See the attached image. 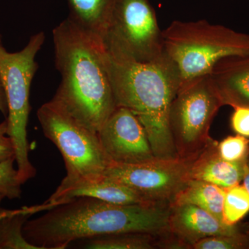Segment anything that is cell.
<instances>
[{
	"label": "cell",
	"instance_id": "obj_22",
	"mask_svg": "<svg viewBox=\"0 0 249 249\" xmlns=\"http://www.w3.org/2000/svg\"><path fill=\"white\" fill-rule=\"evenodd\" d=\"M219 157L229 161L245 160L249 154V139L237 134L230 136L217 143Z\"/></svg>",
	"mask_w": 249,
	"mask_h": 249
},
{
	"label": "cell",
	"instance_id": "obj_18",
	"mask_svg": "<svg viewBox=\"0 0 249 249\" xmlns=\"http://www.w3.org/2000/svg\"><path fill=\"white\" fill-rule=\"evenodd\" d=\"M168 236H157L142 232H125L98 236L86 239L84 248L89 249H164Z\"/></svg>",
	"mask_w": 249,
	"mask_h": 249
},
{
	"label": "cell",
	"instance_id": "obj_28",
	"mask_svg": "<svg viewBox=\"0 0 249 249\" xmlns=\"http://www.w3.org/2000/svg\"><path fill=\"white\" fill-rule=\"evenodd\" d=\"M4 198L5 196H3L2 194H1V193H0V204H1V201H2L3 199H4Z\"/></svg>",
	"mask_w": 249,
	"mask_h": 249
},
{
	"label": "cell",
	"instance_id": "obj_1",
	"mask_svg": "<svg viewBox=\"0 0 249 249\" xmlns=\"http://www.w3.org/2000/svg\"><path fill=\"white\" fill-rule=\"evenodd\" d=\"M45 212L23 227L24 237L38 249H66L73 241L111 234L170 233L168 203L122 205L80 196Z\"/></svg>",
	"mask_w": 249,
	"mask_h": 249
},
{
	"label": "cell",
	"instance_id": "obj_3",
	"mask_svg": "<svg viewBox=\"0 0 249 249\" xmlns=\"http://www.w3.org/2000/svg\"><path fill=\"white\" fill-rule=\"evenodd\" d=\"M106 63L116 107L127 108L146 132L156 158H178L168 116L180 87L175 65L166 54L147 62L118 60L106 53Z\"/></svg>",
	"mask_w": 249,
	"mask_h": 249
},
{
	"label": "cell",
	"instance_id": "obj_13",
	"mask_svg": "<svg viewBox=\"0 0 249 249\" xmlns=\"http://www.w3.org/2000/svg\"><path fill=\"white\" fill-rule=\"evenodd\" d=\"M209 75L224 106L249 107V55L222 59Z\"/></svg>",
	"mask_w": 249,
	"mask_h": 249
},
{
	"label": "cell",
	"instance_id": "obj_7",
	"mask_svg": "<svg viewBox=\"0 0 249 249\" xmlns=\"http://www.w3.org/2000/svg\"><path fill=\"white\" fill-rule=\"evenodd\" d=\"M224 106L210 75L180 85L172 101L168 122L178 158L196 157L211 140L210 128Z\"/></svg>",
	"mask_w": 249,
	"mask_h": 249
},
{
	"label": "cell",
	"instance_id": "obj_12",
	"mask_svg": "<svg viewBox=\"0 0 249 249\" xmlns=\"http://www.w3.org/2000/svg\"><path fill=\"white\" fill-rule=\"evenodd\" d=\"M88 196L112 204L129 205L145 204L142 196L128 187L103 177L94 181H62L52 196L50 204L58 205L73 198Z\"/></svg>",
	"mask_w": 249,
	"mask_h": 249
},
{
	"label": "cell",
	"instance_id": "obj_17",
	"mask_svg": "<svg viewBox=\"0 0 249 249\" xmlns=\"http://www.w3.org/2000/svg\"><path fill=\"white\" fill-rule=\"evenodd\" d=\"M54 206L47 201L37 206H25L1 219L0 249H38L24 237L23 227L33 214L47 211Z\"/></svg>",
	"mask_w": 249,
	"mask_h": 249
},
{
	"label": "cell",
	"instance_id": "obj_21",
	"mask_svg": "<svg viewBox=\"0 0 249 249\" xmlns=\"http://www.w3.org/2000/svg\"><path fill=\"white\" fill-rule=\"evenodd\" d=\"M249 248V237L242 232L231 235L206 237L198 241L192 249H242Z\"/></svg>",
	"mask_w": 249,
	"mask_h": 249
},
{
	"label": "cell",
	"instance_id": "obj_26",
	"mask_svg": "<svg viewBox=\"0 0 249 249\" xmlns=\"http://www.w3.org/2000/svg\"><path fill=\"white\" fill-rule=\"evenodd\" d=\"M244 185L247 191L249 193V154L247 156V160H246L245 170L244 174L243 179Z\"/></svg>",
	"mask_w": 249,
	"mask_h": 249
},
{
	"label": "cell",
	"instance_id": "obj_20",
	"mask_svg": "<svg viewBox=\"0 0 249 249\" xmlns=\"http://www.w3.org/2000/svg\"><path fill=\"white\" fill-rule=\"evenodd\" d=\"M16 158L0 161V193L9 199H19L22 196V182L14 168Z\"/></svg>",
	"mask_w": 249,
	"mask_h": 249
},
{
	"label": "cell",
	"instance_id": "obj_6",
	"mask_svg": "<svg viewBox=\"0 0 249 249\" xmlns=\"http://www.w3.org/2000/svg\"><path fill=\"white\" fill-rule=\"evenodd\" d=\"M37 116L46 138L63 157L67 175L62 181H94L105 176L111 162L97 132L82 125L52 101L39 108Z\"/></svg>",
	"mask_w": 249,
	"mask_h": 249
},
{
	"label": "cell",
	"instance_id": "obj_19",
	"mask_svg": "<svg viewBox=\"0 0 249 249\" xmlns=\"http://www.w3.org/2000/svg\"><path fill=\"white\" fill-rule=\"evenodd\" d=\"M249 212V193L244 186L228 188L223 206L222 221L228 226H235Z\"/></svg>",
	"mask_w": 249,
	"mask_h": 249
},
{
	"label": "cell",
	"instance_id": "obj_8",
	"mask_svg": "<svg viewBox=\"0 0 249 249\" xmlns=\"http://www.w3.org/2000/svg\"><path fill=\"white\" fill-rule=\"evenodd\" d=\"M103 45L118 60L147 62L162 55L163 31L149 0H116Z\"/></svg>",
	"mask_w": 249,
	"mask_h": 249
},
{
	"label": "cell",
	"instance_id": "obj_9",
	"mask_svg": "<svg viewBox=\"0 0 249 249\" xmlns=\"http://www.w3.org/2000/svg\"><path fill=\"white\" fill-rule=\"evenodd\" d=\"M196 157L156 159L138 164L111 163L105 177L128 187L147 202L170 204L191 180L190 173Z\"/></svg>",
	"mask_w": 249,
	"mask_h": 249
},
{
	"label": "cell",
	"instance_id": "obj_14",
	"mask_svg": "<svg viewBox=\"0 0 249 249\" xmlns=\"http://www.w3.org/2000/svg\"><path fill=\"white\" fill-rule=\"evenodd\" d=\"M217 141L211 139L193 161L190 178L213 183L224 189L240 184L245 174L246 159L229 161L219 157Z\"/></svg>",
	"mask_w": 249,
	"mask_h": 249
},
{
	"label": "cell",
	"instance_id": "obj_2",
	"mask_svg": "<svg viewBox=\"0 0 249 249\" xmlns=\"http://www.w3.org/2000/svg\"><path fill=\"white\" fill-rule=\"evenodd\" d=\"M61 82L51 101L98 132L116 108L102 40L67 18L53 30Z\"/></svg>",
	"mask_w": 249,
	"mask_h": 249
},
{
	"label": "cell",
	"instance_id": "obj_15",
	"mask_svg": "<svg viewBox=\"0 0 249 249\" xmlns=\"http://www.w3.org/2000/svg\"><path fill=\"white\" fill-rule=\"evenodd\" d=\"M116 0H67L70 18L73 22L102 40Z\"/></svg>",
	"mask_w": 249,
	"mask_h": 249
},
{
	"label": "cell",
	"instance_id": "obj_11",
	"mask_svg": "<svg viewBox=\"0 0 249 249\" xmlns=\"http://www.w3.org/2000/svg\"><path fill=\"white\" fill-rule=\"evenodd\" d=\"M168 226L179 249H192L198 241L240 232L236 226H228L196 205L170 204Z\"/></svg>",
	"mask_w": 249,
	"mask_h": 249
},
{
	"label": "cell",
	"instance_id": "obj_4",
	"mask_svg": "<svg viewBox=\"0 0 249 249\" xmlns=\"http://www.w3.org/2000/svg\"><path fill=\"white\" fill-rule=\"evenodd\" d=\"M163 44L180 85L209 75L222 59L249 55V34L206 20L172 22L163 31Z\"/></svg>",
	"mask_w": 249,
	"mask_h": 249
},
{
	"label": "cell",
	"instance_id": "obj_23",
	"mask_svg": "<svg viewBox=\"0 0 249 249\" xmlns=\"http://www.w3.org/2000/svg\"><path fill=\"white\" fill-rule=\"evenodd\" d=\"M231 118V125L234 132L241 136L249 137V107L237 106Z\"/></svg>",
	"mask_w": 249,
	"mask_h": 249
},
{
	"label": "cell",
	"instance_id": "obj_16",
	"mask_svg": "<svg viewBox=\"0 0 249 249\" xmlns=\"http://www.w3.org/2000/svg\"><path fill=\"white\" fill-rule=\"evenodd\" d=\"M226 191L227 190L213 183L191 179L170 204L196 205L223 222V206Z\"/></svg>",
	"mask_w": 249,
	"mask_h": 249
},
{
	"label": "cell",
	"instance_id": "obj_24",
	"mask_svg": "<svg viewBox=\"0 0 249 249\" xmlns=\"http://www.w3.org/2000/svg\"><path fill=\"white\" fill-rule=\"evenodd\" d=\"M7 132L8 121L6 119L0 123V161L15 157L14 143L8 136Z\"/></svg>",
	"mask_w": 249,
	"mask_h": 249
},
{
	"label": "cell",
	"instance_id": "obj_27",
	"mask_svg": "<svg viewBox=\"0 0 249 249\" xmlns=\"http://www.w3.org/2000/svg\"><path fill=\"white\" fill-rule=\"evenodd\" d=\"M18 209L16 210H9L1 209L0 208V220L2 219L3 218L7 217V216L11 215V214L15 213L17 212Z\"/></svg>",
	"mask_w": 249,
	"mask_h": 249
},
{
	"label": "cell",
	"instance_id": "obj_5",
	"mask_svg": "<svg viewBox=\"0 0 249 249\" xmlns=\"http://www.w3.org/2000/svg\"><path fill=\"white\" fill-rule=\"evenodd\" d=\"M44 32L31 36L27 45L19 52H8L0 36V80L8 104V136L12 140L19 178L23 184L36 175L29 160L27 125L31 106V83L38 65L36 57L45 43Z\"/></svg>",
	"mask_w": 249,
	"mask_h": 249
},
{
	"label": "cell",
	"instance_id": "obj_10",
	"mask_svg": "<svg viewBox=\"0 0 249 249\" xmlns=\"http://www.w3.org/2000/svg\"><path fill=\"white\" fill-rule=\"evenodd\" d=\"M98 135L111 163L138 164L157 159L143 126L127 108L116 107L98 131Z\"/></svg>",
	"mask_w": 249,
	"mask_h": 249
},
{
	"label": "cell",
	"instance_id": "obj_25",
	"mask_svg": "<svg viewBox=\"0 0 249 249\" xmlns=\"http://www.w3.org/2000/svg\"><path fill=\"white\" fill-rule=\"evenodd\" d=\"M0 112L6 117V119L7 118L8 112H9L7 101H6V93H5L1 80H0Z\"/></svg>",
	"mask_w": 249,
	"mask_h": 249
}]
</instances>
